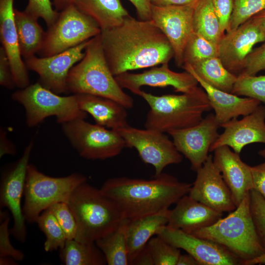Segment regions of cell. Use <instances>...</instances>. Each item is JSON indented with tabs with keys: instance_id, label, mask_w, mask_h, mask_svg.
<instances>
[{
	"instance_id": "6da1fadb",
	"label": "cell",
	"mask_w": 265,
	"mask_h": 265,
	"mask_svg": "<svg viewBox=\"0 0 265 265\" xmlns=\"http://www.w3.org/2000/svg\"><path fill=\"white\" fill-rule=\"evenodd\" d=\"M107 63L114 76L130 71L168 63L174 51L152 20L130 15L119 26L100 34Z\"/></svg>"
},
{
	"instance_id": "7a4b0ae2",
	"label": "cell",
	"mask_w": 265,
	"mask_h": 265,
	"mask_svg": "<svg viewBox=\"0 0 265 265\" xmlns=\"http://www.w3.org/2000/svg\"><path fill=\"white\" fill-rule=\"evenodd\" d=\"M192 184L162 172L151 179L119 177L108 179L100 188L129 220L156 213L188 194Z\"/></svg>"
},
{
	"instance_id": "3957f363",
	"label": "cell",
	"mask_w": 265,
	"mask_h": 265,
	"mask_svg": "<svg viewBox=\"0 0 265 265\" xmlns=\"http://www.w3.org/2000/svg\"><path fill=\"white\" fill-rule=\"evenodd\" d=\"M77 225L75 239L95 242L115 230L126 218L117 204L100 190L84 182L68 202Z\"/></svg>"
},
{
	"instance_id": "277c9868",
	"label": "cell",
	"mask_w": 265,
	"mask_h": 265,
	"mask_svg": "<svg viewBox=\"0 0 265 265\" xmlns=\"http://www.w3.org/2000/svg\"><path fill=\"white\" fill-rule=\"evenodd\" d=\"M100 34L90 39L84 56L70 70L67 79L68 92L107 98L127 109L131 108L133 100L123 91L110 70Z\"/></svg>"
},
{
	"instance_id": "5b68a950",
	"label": "cell",
	"mask_w": 265,
	"mask_h": 265,
	"mask_svg": "<svg viewBox=\"0 0 265 265\" xmlns=\"http://www.w3.org/2000/svg\"><path fill=\"white\" fill-rule=\"evenodd\" d=\"M139 96L150 106L145 128L164 133L197 125L203 119V113L212 109L206 92L199 87L180 95L156 96L142 90Z\"/></svg>"
},
{
	"instance_id": "8992f818",
	"label": "cell",
	"mask_w": 265,
	"mask_h": 265,
	"mask_svg": "<svg viewBox=\"0 0 265 265\" xmlns=\"http://www.w3.org/2000/svg\"><path fill=\"white\" fill-rule=\"evenodd\" d=\"M191 234L224 246L242 261L241 264L265 253L251 214L249 192L226 217Z\"/></svg>"
},
{
	"instance_id": "52a82bcc",
	"label": "cell",
	"mask_w": 265,
	"mask_h": 265,
	"mask_svg": "<svg viewBox=\"0 0 265 265\" xmlns=\"http://www.w3.org/2000/svg\"><path fill=\"white\" fill-rule=\"evenodd\" d=\"M86 182L80 173L62 177L44 174L32 164L27 166L26 179L23 213L26 221L36 222L42 212L58 202L68 203L74 190Z\"/></svg>"
},
{
	"instance_id": "ba28073f",
	"label": "cell",
	"mask_w": 265,
	"mask_h": 265,
	"mask_svg": "<svg viewBox=\"0 0 265 265\" xmlns=\"http://www.w3.org/2000/svg\"><path fill=\"white\" fill-rule=\"evenodd\" d=\"M11 98L24 107L28 127L37 126L51 116H54L60 125L87 117V113L80 109L76 95L60 96L38 81L15 91Z\"/></svg>"
},
{
	"instance_id": "9c48e42d",
	"label": "cell",
	"mask_w": 265,
	"mask_h": 265,
	"mask_svg": "<svg viewBox=\"0 0 265 265\" xmlns=\"http://www.w3.org/2000/svg\"><path fill=\"white\" fill-rule=\"evenodd\" d=\"M61 130L80 157L90 160H105L119 155L127 148L116 130L77 119L61 124Z\"/></svg>"
},
{
	"instance_id": "30bf717a",
	"label": "cell",
	"mask_w": 265,
	"mask_h": 265,
	"mask_svg": "<svg viewBox=\"0 0 265 265\" xmlns=\"http://www.w3.org/2000/svg\"><path fill=\"white\" fill-rule=\"evenodd\" d=\"M97 23L71 4L59 12L55 23L48 27L38 54L53 55L78 46L99 35Z\"/></svg>"
},
{
	"instance_id": "8fae6325",
	"label": "cell",
	"mask_w": 265,
	"mask_h": 265,
	"mask_svg": "<svg viewBox=\"0 0 265 265\" xmlns=\"http://www.w3.org/2000/svg\"><path fill=\"white\" fill-rule=\"evenodd\" d=\"M116 130L124 139L127 148H134L144 163L154 167L155 176L162 173L166 166L179 164L183 160V155L173 140L164 132L138 129L129 124Z\"/></svg>"
},
{
	"instance_id": "7c38bea8",
	"label": "cell",
	"mask_w": 265,
	"mask_h": 265,
	"mask_svg": "<svg viewBox=\"0 0 265 265\" xmlns=\"http://www.w3.org/2000/svg\"><path fill=\"white\" fill-rule=\"evenodd\" d=\"M34 146L32 141L25 147L20 159L2 173L0 186V207L10 212L13 225L10 234L18 241L24 243L27 232L21 200L25 186L29 160Z\"/></svg>"
},
{
	"instance_id": "4fadbf2b",
	"label": "cell",
	"mask_w": 265,
	"mask_h": 265,
	"mask_svg": "<svg viewBox=\"0 0 265 265\" xmlns=\"http://www.w3.org/2000/svg\"><path fill=\"white\" fill-rule=\"evenodd\" d=\"M89 40L53 55L34 56L25 60V64L27 69L38 74V81L43 86L59 95L67 93L68 73L84 56Z\"/></svg>"
},
{
	"instance_id": "5bb4252c",
	"label": "cell",
	"mask_w": 265,
	"mask_h": 265,
	"mask_svg": "<svg viewBox=\"0 0 265 265\" xmlns=\"http://www.w3.org/2000/svg\"><path fill=\"white\" fill-rule=\"evenodd\" d=\"M196 3L169 6L151 4L152 20L170 42L174 51L175 62L178 67L183 66L184 50L193 32V15Z\"/></svg>"
},
{
	"instance_id": "9a60e30c",
	"label": "cell",
	"mask_w": 265,
	"mask_h": 265,
	"mask_svg": "<svg viewBox=\"0 0 265 265\" xmlns=\"http://www.w3.org/2000/svg\"><path fill=\"white\" fill-rule=\"evenodd\" d=\"M220 127L214 114L210 113L197 125L168 133L177 150L189 161L191 169L196 171L207 159L212 145L219 136Z\"/></svg>"
},
{
	"instance_id": "2e32d148",
	"label": "cell",
	"mask_w": 265,
	"mask_h": 265,
	"mask_svg": "<svg viewBox=\"0 0 265 265\" xmlns=\"http://www.w3.org/2000/svg\"><path fill=\"white\" fill-rule=\"evenodd\" d=\"M157 236L176 247L186 251L200 265H242V261L224 246L182 230L166 225L159 230Z\"/></svg>"
},
{
	"instance_id": "e0dca14e",
	"label": "cell",
	"mask_w": 265,
	"mask_h": 265,
	"mask_svg": "<svg viewBox=\"0 0 265 265\" xmlns=\"http://www.w3.org/2000/svg\"><path fill=\"white\" fill-rule=\"evenodd\" d=\"M262 42H265V34L251 18L225 33L218 45V57L227 70L238 76L253 46Z\"/></svg>"
},
{
	"instance_id": "ac0fdd59",
	"label": "cell",
	"mask_w": 265,
	"mask_h": 265,
	"mask_svg": "<svg viewBox=\"0 0 265 265\" xmlns=\"http://www.w3.org/2000/svg\"><path fill=\"white\" fill-rule=\"evenodd\" d=\"M196 172V179L188 193L190 197L222 213L237 208L231 192L214 165L212 155H209Z\"/></svg>"
},
{
	"instance_id": "d6986e66",
	"label": "cell",
	"mask_w": 265,
	"mask_h": 265,
	"mask_svg": "<svg viewBox=\"0 0 265 265\" xmlns=\"http://www.w3.org/2000/svg\"><path fill=\"white\" fill-rule=\"evenodd\" d=\"M122 88L139 96L143 86L165 87L172 86L175 92L191 93L198 87V82L189 73H179L170 69L168 63L152 68L141 73L125 72L115 76Z\"/></svg>"
},
{
	"instance_id": "ffe728a7",
	"label": "cell",
	"mask_w": 265,
	"mask_h": 265,
	"mask_svg": "<svg viewBox=\"0 0 265 265\" xmlns=\"http://www.w3.org/2000/svg\"><path fill=\"white\" fill-rule=\"evenodd\" d=\"M220 127L224 130L212 145L210 152L226 145L239 154L246 145L256 142L265 144V106L260 105L241 119L233 118Z\"/></svg>"
},
{
	"instance_id": "44dd1931",
	"label": "cell",
	"mask_w": 265,
	"mask_h": 265,
	"mask_svg": "<svg viewBox=\"0 0 265 265\" xmlns=\"http://www.w3.org/2000/svg\"><path fill=\"white\" fill-rule=\"evenodd\" d=\"M213 151V162L230 190L237 207L253 189L251 166L228 146L219 147Z\"/></svg>"
},
{
	"instance_id": "7402d4cb",
	"label": "cell",
	"mask_w": 265,
	"mask_h": 265,
	"mask_svg": "<svg viewBox=\"0 0 265 265\" xmlns=\"http://www.w3.org/2000/svg\"><path fill=\"white\" fill-rule=\"evenodd\" d=\"M14 1L0 0V38L9 59L15 85L22 89L29 85V79L20 51Z\"/></svg>"
},
{
	"instance_id": "603a6c76",
	"label": "cell",
	"mask_w": 265,
	"mask_h": 265,
	"mask_svg": "<svg viewBox=\"0 0 265 265\" xmlns=\"http://www.w3.org/2000/svg\"><path fill=\"white\" fill-rule=\"evenodd\" d=\"M169 210L167 226L189 234L209 227L222 218L223 213L186 195Z\"/></svg>"
},
{
	"instance_id": "cb8c5ba5",
	"label": "cell",
	"mask_w": 265,
	"mask_h": 265,
	"mask_svg": "<svg viewBox=\"0 0 265 265\" xmlns=\"http://www.w3.org/2000/svg\"><path fill=\"white\" fill-rule=\"evenodd\" d=\"M191 74L206 92L212 109L220 126L239 116L252 113L261 102L249 97L239 96L216 88L194 73Z\"/></svg>"
},
{
	"instance_id": "d4e9b609",
	"label": "cell",
	"mask_w": 265,
	"mask_h": 265,
	"mask_svg": "<svg viewBox=\"0 0 265 265\" xmlns=\"http://www.w3.org/2000/svg\"><path fill=\"white\" fill-rule=\"evenodd\" d=\"M75 95L80 109L89 114L96 124L113 130L128 125L127 108L115 101L90 94Z\"/></svg>"
},
{
	"instance_id": "484cf974",
	"label": "cell",
	"mask_w": 265,
	"mask_h": 265,
	"mask_svg": "<svg viewBox=\"0 0 265 265\" xmlns=\"http://www.w3.org/2000/svg\"><path fill=\"white\" fill-rule=\"evenodd\" d=\"M169 210L129 220L126 237L129 265L153 236L167 225Z\"/></svg>"
},
{
	"instance_id": "4316f807",
	"label": "cell",
	"mask_w": 265,
	"mask_h": 265,
	"mask_svg": "<svg viewBox=\"0 0 265 265\" xmlns=\"http://www.w3.org/2000/svg\"><path fill=\"white\" fill-rule=\"evenodd\" d=\"M74 4L94 20L101 31L120 25L130 16L121 0H74Z\"/></svg>"
},
{
	"instance_id": "83f0119b",
	"label": "cell",
	"mask_w": 265,
	"mask_h": 265,
	"mask_svg": "<svg viewBox=\"0 0 265 265\" xmlns=\"http://www.w3.org/2000/svg\"><path fill=\"white\" fill-rule=\"evenodd\" d=\"M14 17L20 51L25 60L38 54L44 42L46 31L38 23V19L25 10L14 8Z\"/></svg>"
},
{
	"instance_id": "f1b7e54d",
	"label": "cell",
	"mask_w": 265,
	"mask_h": 265,
	"mask_svg": "<svg viewBox=\"0 0 265 265\" xmlns=\"http://www.w3.org/2000/svg\"><path fill=\"white\" fill-rule=\"evenodd\" d=\"M189 73H194L211 86L231 93L238 76L231 73L223 66L218 57L210 58L192 65L182 67Z\"/></svg>"
},
{
	"instance_id": "f546056e",
	"label": "cell",
	"mask_w": 265,
	"mask_h": 265,
	"mask_svg": "<svg viewBox=\"0 0 265 265\" xmlns=\"http://www.w3.org/2000/svg\"><path fill=\"white\" fill-rule=\"evenodd\" d=\"M192 26L193 32L218 46L225 34L212 0H199L194 6Z\"/></svg>"
},
{
	"instance_id": "4dcf8cb0",
	"label": "cell",
	"mask_w": 265,
	"mask_h": 265,
	"mask_svg": "<svg viewBox=\"0 0 265 265\" xmlns=\"http://www.w3.org/2000/svg\"><path fill=\"white\" fill-rule=\"evenodd\" d=\"M61 261L66 265H104L105 257L95 242H81L75 239H67L59 249Z\"/></svg>"
},
{
	"instance_id": "1f68e13d",
	"label": "cell",
	"mask_w": 265,
	"mask_h": 265,
	"mask_svg": "<svg viewBox=\"0 0 265 265\" xmlns=\"http://www.w3.org/2000/svg\"><path fill=\"white\" fill-rule=\"evenodd\" d=\"M129 220L125 218L115 230L95 242L108 265H129L126 237Z\"/></svg>"
},
{
	"instance_id": "d6a6232c",
	"label": "cell",
	"mask_w": 265,
	"mask_h": 265,
	"mask_svg": "<svg viewBox=\"0 0 265 265\" xmlns=\"http://www.w3.org/2000/svg\"><path fill=\"white\" fill-rule=\"evenodd\" d=\"M36 222L46 236L44 247L46 252L64 247L67 238L56 218L49 209L41 212Z\"/></svg>"
},
{
	"instance_id": "836d02e7",
	"label": "cell",
	"mask_w": 265,
	"mask_h": 265,
	"mask_svg": "<svg viewBox=\"0 0 265 265\" xmlns=\"http://www.w3.org/2000/svg\"><path fill=\"white\" fill-rule=\"evenodd\" d=\"M214 57H218V46L193 32L184 50L183 65H192Z\"/></svg>"
},
{
	"instance_id": "e575fe53",
	"label": "cell",
	"mask_w": 265,
	"mask_h": 265,
	"mask_svg": "<svg viewBox=\"0 0 265 265\" xmlns=\"http://www.w3.org/2000/svg\"><path fill=\"white\" fill-rule=\"evenodd\" d=\"M231 93L265 103V75H238Z\"/></svg>"
},
{
	"instance_id": "d590c367",
	"label": "cell",
	"mask_w": 265,
	"mask_h": 265,
	"mask_svg": "<svg viewBox=\"0 0 265 265\" xmlns=\"http://www.w3.org/2000/svg\"><path fill=\"white\" fill-rule=\"evenodd\" d=\"M152 254L154 265H177L181 255L179 248L157 236L147 244Z\"/></svg>"
},
{
	"instance_id": "8d00e7d4",
	"label": "cell",
	"mask_w": 265,
	"mask_h": 265,
	"mask_svg": "<svg viewBox=\"0 0 265 265\" xmlns=\"http://www.w3.org/2000/svg\"><path fill=\"white\" fill-rule=\"evenodd\" d=\"M264 9L265 0H234L233 11L227 32L236 29Z\"/></svg>"
},
{
	"instance_id": "74e56055",
	"label": "cell",
	"mask_w": 265,
	"mask_h": 265,
	"mask_svg": "<svg viewBox=\"0 0 265 265\" xmlns=\"http://www.w3.org/2000/svg\"><path fill=\"white\" fill-rule=\"evenodd\" d=\"M250 210L258 236L265 250V200L256 190L249 192Z\"/></svg>"
},
{
	"instance_id": "f35d334b",
	"label": "cell",
	"mask_w": 265,
	"mask_h": 265,
	"mask_svg": "<svg viewBox=\"0 0 265 265\" xmlns=\"http://www.w3.org/2000/svg\"><path fill=\"white\" fill-rule=\"evenodd\" d=\"M61 226L67 239H75L77 225L75 216L67 203L58 202L48 208Z\"/></svg>"
},
{
	"instance_id": "ab89813d",
	"label": "cell",
	"mask_w": 265,
	"mask_h": 265,
	"mask_svg": "<svg viewBox=\"0 0 265 265\" xmlns=\"http://www.w3.org/2000/svg\"><path fill=\"white\" fill-rule=\"evenodd\" d=\"M0 257H10L16 261L23 260L24 258L23 253L13 247L10 240L8 213L6 211H0Z\"/></svg>"
},
{
	"instance_id": "60d3db41",
	"label": "cell",
	"mask_w": 265,
	"mask_h": 265,
	"mask_svg": "<svg viewBox=\"0 0 265 265\" xmlns=\"http://www.w3.org/2000/svg\"><path fill=\"white\" fill-rule=\"evenodd\" d=\"M25 11L38 19L42 18L48 27L55 23L59 14L53 8L51 0H28Z\"/></svg>"
},
{
	"instance_id": "b9f144b4",
	"label": "cell",
	"mask_w": 265,
	"mask_h": 265,
	"mask_svg": "<svg viewBox=\"0 0 265 265\" xmlns=\"http://www.w3.org/2000/svg\"><path fill=\"white\" fill-rule=\"evenodd\" d=\"M265 70V42L253 50L245 60L241 73L239 75L255 76Z\"/></svg>"
},
{
	"instance_id": "7bdbcfd3",
	"label": "cell",
	"mask_w": 265,
	"mask_h": 265,
	"mask_svg": "<svg viewBox=\"0 0 265 265\" xmlns=\"http://www.w3.org/2000/svg\"><path fill=\"white\" fill-rule=\"evenodd\" d=\"M222 31H228L234 8V0H212Z\"/></svg>"
},
{
	"instance_id": "ee69618b",
	"label": "cell",
	"mask_w": 265,
	"mask_h": 265,
	"mask_svg": "<svg viewBox=\"0 0 265 265\" xmlns=\"http://www.w3.org/2000/svg\"><path fill=\"white\" fill-rule=\"evenodd\" d=\"M0 85L10 90L16 87L8 56L2 46L0 48Z\"/></svg>"
},
{
	"instance_id": "f6af8a7d",
	"label": "cell",
	"mask_w": 265,
	"mask_h": 265,
	"mask_svg": "<svg viewBox=\"0 0 265 265\" xmlns=\"http://www.w3.org/2000/svg\"><path fill=\"white\" fill-rule=\"evenodd\" d=\"M253 189L258 191L265 200V161L251 166Z\"/></svg>"
},
{
	"instance_id": "bcb514c9",
	"label": "cell",
	"mask_w": 265,
	"mask_h": 265,
	"mask_svg": "<svg viewBox=\"0 0 265 265\" xmlns=\"http://www.w3.org/2000/svg\"><path fill=\"white\" fill-rule=\"evenodd\" d=\"M135 8L139 20H151L150 0H129Z\"/></svg>"
},
{
	"instance_id": "7dc6e473",
	"label": "cell",
	"mask_w": 265,
	"mask_h": 265,
	"mask_svg": "<svg viewBox=\"0 0 265 265\" xmlns=\"http://www.w3.org/2000/svg\"><path fill=\"white\" fill-rule=\"evenodd\" d=\"M16 148L13 142L10 140L7 135L6 131L3 128L0 130V158L4 155H15Z\"/></svg>"
},
{
	"instance_id": "c3c4849f",
	"label": "cell",
	"mask_w": 265,
	"mask_h": 265,
	"mask_svg": "<svg viewBox=\"0 0 265 265\" xmlns=\"http://www.w3.org/2000/svg\"><path fill=\"white\" fill-rule=\"evenodd\" d=\"M132 265H154L150 251L146 244L137 254Z\"/></svg>"
},
{
	"instance_id": "681fc988",
	"label": "cell",
	"mask_w": 265,
	"mask_h": 265,
	"mask_svg": "<svg viewBox=\"0 0 265 265\" xmlns=\"http://www.w3.org/2000/svg\"><path fill=\"white\" fill-rule=\"evenodd\" d=\"M199 0H150L151 3L157 6L185 5L196 3Z\"/></svg>"
},
{
	"instance_id": "f907efd6",
	"label": "cell",
	"mask_w": 265,
	"mask_h": 265,
	"mask_svg": "<svg viewBox=\"0 0 265 265\" xmlns=\"http://www.w3.org/2000/svg\"><path fill=\"white\" fill-rule=\"evenodd\" d=\"M177 265H200L199 262L189 254H181Z\"/></svg>"
},
{
	"instance_id": "816d5d0a",
	"label": "cell",
	"mask_w": 265,
	"mask_h": 265,
	"mask_svg": "<svg viewBox=\"0 0 265 265\" xmlns=\"http://www.w3.org/2000/svg\"><path fill=\"white\" fill-rule=\"evenodd\" d=\"M265 34V9L252 17Z\"/></svg>"
},
{
	"instance_id": "f5cc1de1",
	"label": "cell",
	"mask_w": 265,
	"mask_h": 265,
	"mask_svg": "<svg viewBox=\"0 0 265 265\" xmlns=\"http://www.w3.org/2000/svg\"><path fill=\"white\" fill-rule=\"evenodd\" d=\"M53 4L55 10L60 12L71 4H74V0H53Z\"/></svg>"
},
{
	"instance_id": "db71d44e",
	"label": "cell",
	"mask_w": 265,
	"mask_h": 265,
	"mask_svg": "<svg viewBox=\"0 0 265 265\" xmlns=\"http://www.w3.org/2000/svg\"><path fill=\"white\" fill-rule=\"evenodd\" d=\"M257 264H265V253L254 259L245 261L242 263V265H254Z\"/></svg>"
},
{
	"instance_id": "11a10c76",
	"label": "cell",
	"mask_w": 265,
	"mask_h": 265,
	"mask_svg": "<svg viewBox=\"0 0 265 265\" xmlns=\"http://www.w3.org/2000/svg\"><path fill=\"white\" fill-rule=\"evenodd\" d=\"M0 265H17L16 260L10 257H0Z\"/></svg>"
},
{
	"instance_id": "9f6ffc18",
	"label": "cell",
	"mask_w": 265,
	"mask_h": 265,
	"mask_svg": "<svg viewBox=\"0 0 265 265\" xmlns=\"http://www.w3.org/2000/svg\"><path fill=\"white\" fill-rule=\"evenodd\" d=\"M258 154L265 159V148L259 151Z\"/></svg>"
}]
</instances>
